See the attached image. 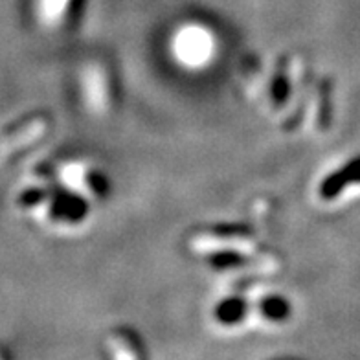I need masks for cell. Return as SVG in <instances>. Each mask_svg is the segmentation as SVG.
Wrapping results in <instances>:
<instances>
[{
  "label": "cell",
  "mask_w": 360,
  "mask_h": 360,
  "mask_svg": "<svg viewBox=\"0 0 360 360\" xmlns=\"http://www.w3.org/2000/svg\"><path fill=\"white\" fill-rule=\"evenodd\" d=\"M248 302L245 300H239V298H232V300H226L223 304L217 307V320H221L223 323H236L239 322L248 311Z\"/></svg>",
  "instance_id": "3957f363"
},
{
  "label": "cell",
  "mask_w": 360,
  "mask_h": 360,
  "mask_svg": "<svg viewBox=\"0 0 360 360\" xmlns=\"http://www.w3.org/2000/svg\"><path fill=\"white\" fill-rule=\"evenodd\" d=\"M44 125L41 122L37 124H32L30 127H26L24 131H19V133L13 134H6V136H0V153H6L13 149V147L20 146V143L28 142V140H34L39 134L43 133Z\"/></svg>",
  "instance_id": "277c9868"
},
{
  "label": "cell",
  "mask_w": 360,
  "mask_h": 360,
  "mask_svg": "<svg viewBox=\"0 0 360 360\" xmlns=\"http://www.w3.org/2000/svg\"><path fill=\"white\" fill-rule=\"evenodd\" d=\"M0 360H6V356H4V353H2V351H0Z\"/></svg>",
  "instance_id": "52a82bcc"
},
{
  "label": "cell",
  "mask_w": 360,
  "mask_h": 360,
  "mask_svg": "<svg viewBox=\"0 0 360 360\" xmlns=\"http://www.w3.org/2000/svg\"><path fill=\"white\" fill-rule=\"evenodd\" d=\"M52 199L50 214L56 219H65V221H79L86 214L85 200L79 197L68 195L67 191H56V193H46Z\"/></svg>",
  "instance_id": "7a4b0ae2"
},
{
  "label": "cell",
  "mask_w": 360,
  "mask_h": 360,
  "mask_svg": "<svg viewBox=\"0 0 360 360\" xmlns=\"http://www.w3.org/2000/svg\"><path fill=\"white\" fill-rule=\"evenodd\" d=\"M259 311L270 320H283L289 316V304L281 298H266L259 304Z\"/></svg>",
  "instance_id": "5b68a950"
},
{
  "label": "cell",
  "mask_w": 360,
  "mask_h": 360,
  "mask_svg": "<svg viewBox=\"0 0 360 360\" xmlns=\"http://www.w3.org/2000/svg\"><path fill=\"white\" fill-rule=\"evenodd\" d=\"M212 263H214L217 269H224V266H232V265H239V263H245L241 256H237V254H219V256L212 257Z\"/></svg>",
  "instance_id": "8992f818"
},
{
  "label": "cell",
  "mask_w": 360,
  "mask_h": 360,
  "mask_svg": "<svg viewBox=\"0 0 360 360\" xmlns=\"http://www.w3.org/2000/svg\"><path fill=\"white\" fill-rule=\"evenodd\" d=\"M355 182H360V158L351 160L346 167L327 176L323 184L320 186V195L323 199H335L344 188L355 184Z\"/></svg>",
  "instance_id": "6da1fadb"
}]
</instances>
